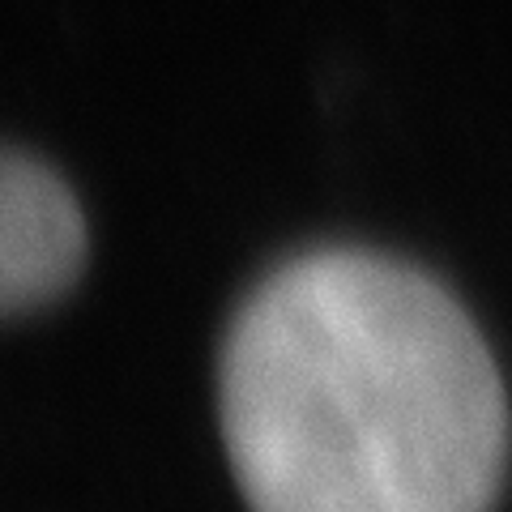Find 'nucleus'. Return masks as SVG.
Masks as SVG:
<instances>
[{"label": "nucleus", "mask_w": 512, "mask_h": 512, "mask_svg": "<svg viewBox=\"0 0 512 512\" xmlns=\"http://www.w3.org/2000/svg\"><path fill=\"white\" fill-rule=\"evenodd\" d=\"M86 265L82 205L52 167L0 146V320L60 299Z\"/></svg>", "instance_id": "f03ea898"}, {"label": "nucleus", "mask_w": 512, "mask_h": 512, "mask_svg": "<svg viewBox=\"0 0 512 512\" xmlns=\"http://www.w3.org/2000/svg\"><path fill=\"white\" fill-rule=\"evenodd\" d=\"M218 419L252 512H491L508 393L470 312L367 248H316L235 312Z\"/></svg>", "instance_id": "f257e3e1"}]
</instances>
